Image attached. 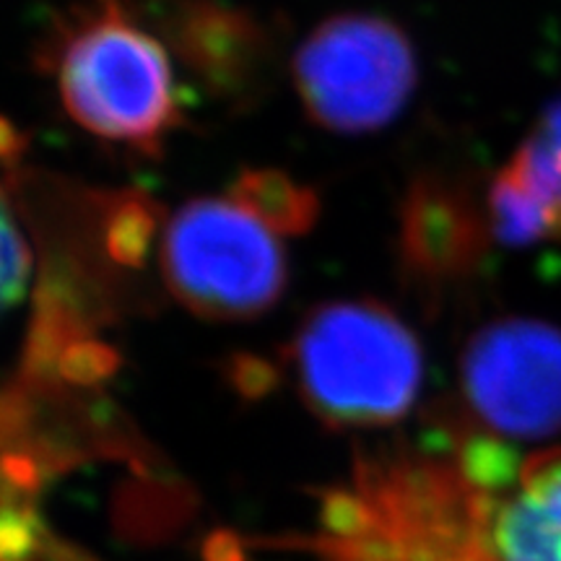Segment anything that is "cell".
Wrapping results in <instances>:
<instances>
[{"label":"cell","instance_id":"obj_1","mask_svg":"<svg viewBox=\"0 0 561 561\" xmlns=\"http://www.w3.org/2000/svg\"><path fill=\"white\" fill-rule=\"evenodd\" d=\"M53 70L70 121L104 144L157 153L182 125L170 53L117 0H100L70 21Z\"/></svg>","mask_w":561,"mask_h":561},{"label":"cell","instance_id":"obj_2","mask_svg":"<svg viewBox=\"0 0 561 561\" xmlns=\"http://www.w3.org/2000/svg\"><path fill=\"white\" fill-rule=\"evenodd\" d=\"M291 369L307 405L335 426H388L409 416L424 385V351L390 307L333 299L301 320Z\"/></svg>","mask_w":561,"mask_h":561},{"label":"cell","instance_id":"obj_3","mask_svg":"<svg viewBox=\"0 0 561 561\" xmlns=\"http://www.w3.org/2000/svg\"><path fill=\"white\" fill-rule=\"evenodd\" d=\"M167 289L206 320H255L289 284L284 242L250 208L227 198H193L172 214L161 242Z\"/></svg>","mask_w":561,"mask_h":561},{"label":"cell","instance_id":"obj_4","mask_svg":"<svg viewBox=\"0 0 561 561\" xmlns=\"http://www.w3.org/2000/svg\"><path fill=\"white\" fill-rule=\"evenodd\" d=\"M307 117L341 136L382 130L416 91L411 37L377 13H339L307 34L291 60Z\"/></svg>","mask_w":561,"mask_h":561},{"label":"cell","instance_id":"obj_5","mask_svg":"<svg viewBox=\"0 0 561 561\" xmlns=\"http://www.w3.org/2000/svg\"><path fill=\"white\" fill-rule=\"evenodd\" d=\"M468 409L496 439H549L561 432V328L536 318L481 325L460 356Z\"/></svg>","mask_w":561,"mask_h":561},{"label":"cell","instance_id":"obj_6","mask_svg":"<svg viewBox=\"0 0 561 561\" xmlns=\"http://www.w3.org/2000/svg\"><path fill=\"white\" fill-rule=\"evenodd\" d=\"M483 520L486 561H561V450L523 462Z\"/></svg>","mask_w":561,"mask_h":561},{"label":"cell","instance_id":"obj_7","mask_svg":"<svg viewBox=\"0 0 561 561\" xmlns=\"http://www.w3.org/2000/svg\"><path fill=\"white\" fill-rule=\"evenodd\" d=\"M167 37L216 94H237L261 73L265 37L248 13L216 0H172Z\"/></svg>","mask_w":561,"mask_h":561},{"label":"cell","instance_id":"obj_8","mask_svg":"<svg viewBox=\"0 0 561 561\" xmlns=\"http://www.w3.org/2000/svg\"><path fill=\"white\" fill-rule=\"evenodd\" d=\"M481 221L458 191L439 182L413 185L403 206V255L413 273L445 278L468 268L479 250Z\"/></svg>","mask_w":561,"mask_h":561},{"label":"cell","instance_id":"obj_9","mask_svg":"<svg viewBox=\"0 0 561 561\" xmlns=\"http://www.w3.org/2000/svg\"><path fill=\"white\" fill-rule=\"evenodd\" d=\"M231 198L250 208L278 234H299L314 224L318 198L310 187L297 185L276 170H250L231 185Z\"/></svg>","mask_w":561,"mask_h":561},{"label":"cell","instance_id":"obj_10","mask_svg":"<svg viewBox=\"0 0 561 561\" xmlns=\"http://www.w3.org/2000/svg\"><path fill=\"white\" fill-rule=\"evenodd\" d=\"M486 227L502 248L525 250L533 244L557 240L546 208L510 167H502L491 180L486 195Z\"/></svg>","mask_w":561,"mask_h":561},{"label":"cell","instance_id":"obj_11","mask_svg":"<svg viewBox=\"0 0 561 561\" xmlns=\"http://www.w3.org/2000/svg\"><path fill=\"white\" fill-rule=\"evenodd\" d=\"M32 278V250L13 210L0 193V318L24 299Z\"/></svg>","mask_w":561,"mask_h":561},{"label":"cell","instance_id":"obj_12","mask_svg":"<svg viewBox=\"0 0 561 561\" xmlns=\"http://www.w3.org/2000/svg\"><path fill=\"white\" fill-rule=\"evenodd\" d=\"M538 130L557 140V144H561V100L553 102L551 107L543 112L541 123H538Z\"/></svg>","mask_w":561,"mask_h":561}]
</instances>
